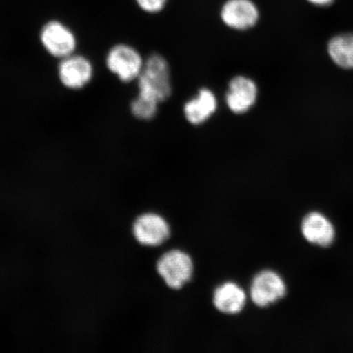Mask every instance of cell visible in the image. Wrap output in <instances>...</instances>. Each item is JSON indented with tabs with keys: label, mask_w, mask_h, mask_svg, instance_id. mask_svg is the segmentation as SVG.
Listing matches in <instances>:
<instances>
[{
	"label": "cell",
	"mask_w": 353,
	"mask_h": 353,
	"mask_svg": "<svg viewBox=\"0 0 353 353\" xmlns=\"http://www.w3.org/2000/svg\"><path fill=\"white\" fill-rule=\"evenodd\" d=\"M140 95L161 103L170 98L172 83L170 65L164 57L153 54L145 61L138 79Z\"/></svg>",
	"instance_id": "obj_1"
},
{
	"label": "cell",
	"mask_w": 353,
	"mask_h": 353,
	"mask_svg": "<svg viewBox=\"0 0 353 353\" xmlns=\"http://www.w3.org/2000/svg\"><path fill=\"white\" fill-rule=\"evenodd\" d=\"M157 271L169 288L180 290L192 279L193 260L183 250H172L158 259Z\"/></svg>",
	"instance_id": "obj_2"
},
{
	"label": "cell",
	"mask_w": 353,
	"mask_h": 353,
	"mask_svg": "<svg viewBox=\"0 0 353 353\" xmlns=\"http://www.w3.org/2000/svg\"><path fill=\"white\" fill-rule=\"evenodd\" d=\"M105 64L110 72L121 81L130 83L139 79L143 72L145 61L136 48L121 43L110 48Z\"/></svg>",
	"instance_id": "obj_3"
},
{
	"label": "cell",
	"mask_w": 353,
	"mask_h": 353,
	"mask_svg": "<svg viewBox=\"0 0 353 353\" xmlns=\"http://www.w3.org/2000/svg\"><path fill=\"white\" fill-rule=\"evenodd\" d=\"M286 294L287 286L283 278L270 269L258 272L251 282L250 299L259 307H270L279 302Z\"/></svg>",
	"instance_id": "obj_4"
},
{
	"label": "cell",
	"mask_w": 353,
	"mask_h": 353,
	"mask_svg": "<svg viewBox=\"0 0 353 353\" xmlns=\"http://www.w3.org/2000/svg\"><path fill=\"white\" fill-rule=\"evenodd\" d=\"M132 234L139 244L157 247L170 239L171 229L169 223L161 215L145 213L139 216L134 221Z\"/></svg>",
	"instance_id": "obj_5"
},
{
	"label": "cell",
	"mask_w": 353,
	"mask_h": 353,
	"mask_svg": "<svg viewBox=\"0 0 353 353\" xmlns=\"http://www.w3.org/2000/svg\"><path fill=\"white\" fill-rule=\"evenodd\" d=\"M41 41L48 54L59 59L74 54L77 47V38L72 30L57 21L48 22L43 26Z\"/></svg>",
	"instance_id": "obj_6"
},
{
	"label": "cell",
	"mask_w": 353,
	"mask_h": 353,
	"mask_svg": "<svg viewBox=\"0 0 353 353\" xmlns=\"http://www.w3.org/2000/svg\"><path fill=\"white\" fill-rule=\"evenodd\" d=\"M220 17L228 28L245 32L257 25L260 12L253 0H227L221 8Z\"/></svg>",
	"instance_id": "obj_7"
},
{
	"label": "cell",
	"mask_w": 353,
	"mask_h": 353,
	"mask_svg": "<svg viewBox=\"0 0 353 353\" xmlns=\"http://www.w3.org/2000/svg\"><path fill=\"white\" fill-rule=\"evenodd\" d=\"M258 95L257 83L252 79L237 76L232 78L228 83L225 101L232 112L243 114L254 107Z\"/></svg>",
	"instance_id": "obj_8"
},
{
	"label": "cell",
	"mask_w": 353,
	"mask_h": 353,
	"mask_svg": "<svg viewBox=\"0 0 353 353\" xmlns=\"http://www.w3.org/2000/svg\"><path fill=\"white\" fill-rule=\"evenodd\" d=\"M94 66L85 57L72 54L61 59L59 77L69 90H78L85 88L94 77Z\"/></svg>",
	"instance_id": "obj_9"
},
{
	"label": "cell",
	"mask_w": 353,
	"mask_h": 353,
	"mask_svg": "<svg viewBox=\"0 0 353 353\" xmlns=\"http://www.w3.org/2000/svg\"><path fill=\"white\" fill-rule=\"evenodd\" d=\"M301 232L307 242L320 247L332 245L335 238L333 223L326 216L316 211L308 213L303 219Z\"/></svg>",
	"instance_id": "obj_10"
},
{
	"label": "cell",
	"mask_w": 353,
	"mask_h": 353,
	"mask_svg": "<svg viewBox=\"0 0 353 353\" xmlns=\"http://www.w3.org/2000/svg\"><path fill=\"white\" fill-rule=\"evenodd\" d=\"M218 105V99L214 92L210 88H203L197 95L185 103L184 117L191 125H201L214 116Z\"/></svg>",
	"instance_id": "obj_11"
},
{
	"label": "cell",
	"mask_w": 353,
	"mask_h": 353,
	"mask_svg": "<svg viewBox=\"0 0 353 353\" xmlns=\"http://www.w3.org/2000/svg\"><path fill=\"white\" fill-rule=\"evenodd\" d=\"M246 302L247 295L245 290L236 282H224L216 287L214 291V307L223 314H239L245 308Z\"/></svg>",
	"instance_id": "obj_12"
},
{
	"label": "cell",
	"mask_w": 353,
	"mask_h": 353,
	"mask_svg": "<svg viewBox=\"0 0 353 353\" xmlns=\"http://www.w3.org/2000/svg\"><path fill=\"white\" fill-rule=\"evenodd\" d=\"M333 63L344 70H353V33H343L331 38L327 46Z\"/></svg>",
	"instance_id": "obj_13"
},
{
	"label": "cell",
	"mask_w": 353,
	"mask_h": 353,
	"mask_svg": "<svg viewBox=\"0 0 353 353\" xmlns=\"http://www.w3.org/2000/svg\"><path fill=\"white\" fill-rule=\"evenodd\" d=\"M159 104L157 101L139 94L132 101L131 112L139 120L151 121L157 114Z\"/></svg>",
	"instance_id": "obj_14"
},
{
	"label": "cell",
	"mask_w": 353,
	"mask_h": 353,
	"mask_svg": "<svg viewBox=\"0 0 353 353\" xmlns=\"http://www.w3.org/2000/svg\"><path fill=\"white\" fill-rule=\"evenodd\" d=\"M142 10L148 13H158L166 6L168 0H136Z\"/></svg>",
	"instance_id": "obj_15"
},
{
	"label": "cell",
	"mask_w": 353,
	"mask_h": 353,
	"mask_svg": "<svg viewBox=\"0 0 353 353\" xmlns=\"http://www.w3.org/2000/svg\"><path fill=\"white\" fill-rule=\"evenodd\" d=\"M308 3L316 7H329L332 6L335 0H307Z\"/></svg>",
	"instance_id": "obj_16"
}]
</instances>
